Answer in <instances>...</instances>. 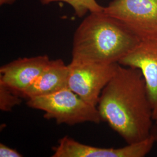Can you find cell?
<instances>
[{"label": "cell", "mask_w": 157, "mask_h": 157, "mask_svg": "<svg viewBox=\"0 0 157 157\" xmlns=\"http://www.w3.org/2000/svg\"><path fill=\"white\" fill-rule=\"evenodd\" d=\"M97 108L105 122L128 144L151 136V103L140 70L118 63L101 92Z\"/></svg>", "instance_id": "6da1fadb"}, {"label": "cell", "mask_w": 157, "mask_h": 157, "mask_svg": "<svg viewBox=\"0 0 157 157\" xmlns=\"http://www.w3.org/2000/svg\"><path fill=\"white\" fill-rule=\"evenodd\" d=\"M141 40L117 19L104 11L91 12L73 34L72 59L118 63Z\"/></svg>", "instance_id": "7a4b0ae2"}, {"label": "cell", "mask_w": 157, "mask_h": 157, "mask_svg": "<svg viewBox=\"0 0 157 157\" xmlns=\"http://www.w3.org/2000/svg\"><path fill=\"white\" fill-rule=\"evenodd\" d=\"M29 107L44 112L47 119L59 124L73 126L85 122L100 124L102 121L97 106L81 98L69 87L48 95L27 100Z\"/></svg>", "instance_id": "3957f363"}, {"label": "cell", "mask_w": 157, "mask_h": 157, "mask_svg": "<svg viewBox=\"0 0 157 157\" xmlns=\"http://www.w3.org/2000/svg\"><path fill=\"white\" fill-rule=\"evenodd\" d=\"M104 12L140 40L157 38V0H112Z\"/></svg>", "instance_id": "277c9868"}, {"label": "cell", "mask_w": 157, "mask_h": 157, "mask_svg": "<svg viewBox=\"0 0 157 157\" xmlns=\"http://www.w3.org/2000/svg\"><path fill=\"white\" fill-rule=\"evenodd\" d=\"M118 64L72 59L68 64V87L84 101L97 107L101 92L113 76Z\"/></svg>", "instance_id": "5b68a950"}, {"label": "cell", "mask_w": 157, "mask_h": 157, "mask_svg": "<svg viewBox=\"0 0 157 157\" xmlns=\"http://www.w3.org/2000/svg\"><path fill=\"white\" fill-rule=\"evenodd\" d=\"M152 136L121 148H101L81 143L69 136L58 140L53 148V157H144L155 143Z\"/></svg>", "instance_id": "8992f818"}, {"label": "cell", "mask_w": 157, "mask_h": 157, "mask_svg": "<svg viewBox=\"0 0 157 157\" xmlns=\"http://www.w3.org/2000/svg\"><path fill=\"white\" fill-rule=\"evenodd\" d=\"M118 63L140 70L151 103L153 119L157 123V38L141 41Z\"/></svg>", "instance_id": "52a82bcc"}, {"label": "cell", "mask_w": 157, "mask_h": 157, "mask_svg": "<svg viewBox=\"0 0 157 157\" xmlns=\"http://www.w3.org/2000/svg\"><path fill=\"white\" fill-rule=\"evenodd\" d=\"M47 55L19 58L0 67V83L21 95L50 61Z\"/></svg>", "instance_id": "ba28073f"}, {"label": "cell", "mask_w": 157, "mask_h": 157, "mask_svg": "<svg viewBox=\"0 0 157 157\" xmlns=\"http://www.w3.org/2000/svg\"><path fill=\"white\" fill-rule=\"evenodd\" d=\"M69 67L61 59H51L42 72L21 95L23 98L48 95L68 87Z\"/></svg>", "instance_id": "9c48e42d"}, {"label": "cell", "mask_w": 157, "mask_h": 157, "mask_svg": "<svg viewBox=\"0 0 157 157\" xmlns=\"http://www.w3.org/2000/svg\"><path fill=\"white\" fill-rule=\"evenodd\" d=\"M40 2L43 6L56 2H66L73 8L75 15L78 17H84L89 12L104 11V9L96 0H40Z\"/></svg>", "instance_id": "30bf717a"}, {"label": "cell", "mask_w": 157, "mask_h": 157, "mask_svg": "<svg viewBox=\"0 0 157 157\" xmlns=\"http://www.w3.org/2000/svg\"><path fill=\"white\" fill-rule=\"evenodd\" d=\"M22 98L6 86L0 83V109L3 112L11 111L13 107L22 102Z\"/></svg>", "instance_id": "8fae6325"}, {"label": "cell", "mask_w": 157, "mask_h": 157, "mask_svg": "<svg viewBox=\"0 0 157 157\" xmlns=\"http://www.w3.org/2000/svg\"><path fill=\"white\" fill-rule=\"evenodd\" d=\"M22 155L17 150L6 146L3 143L0 144V157H22Z\"/></svg>", "instance_id": "7c38bea8"}, {"label": "cell", "mask_w": 157, "mask_h": 157, "mask_svg": "<svg viewBox=\"0 0 157 157\" xmlns=\"http://www.w3.org/2000/svg\"><path fill=\"white\" fill-rule=\"evenodd\" d=\"M151 136L154 138L155 142L157 143V124L154 125L152 128Z\"/></svg>", "instance_id": "4fadbf2b"}, {"label": "cell", "mask_w": 157, "mask_h": 157, "mask_svg": "<svg viewBox=\"0 0 157 157\" xmlns=\"http://www.w3.org/2000/svg\"><path fill=\"white\" fill-rule=\"evenodd\" d=\"M17 0H0V6H5V5H13Z\"/></svg>", "instance_id": "5bb4252c"}]
</instances>
